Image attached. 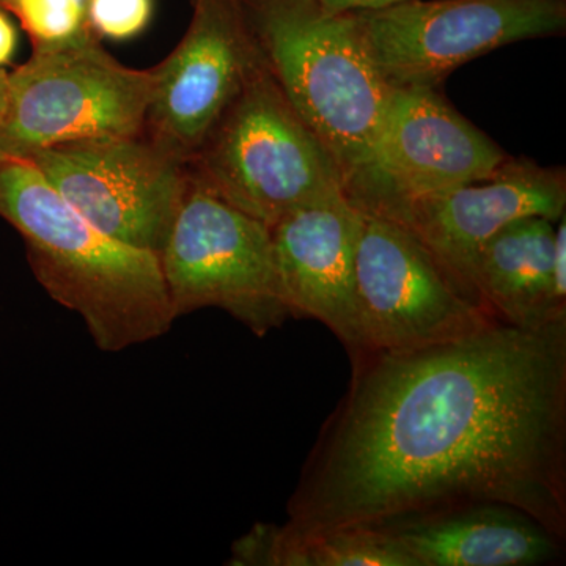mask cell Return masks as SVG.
<instances>
[{
	"instance_id": "cell-1",
	"label": "cell",
	"mask_w": 566,
	"mask_h": 566,
	"mask_svg": "<svg viewBox=\"0 0 566 566\" xmlns=\"http://www.w3.org/2000/svg\"><path fill=\"white\" fill-rule=\"evenodd\" d=\"M349 357L286 524L375 527L497 502L566 539V318Z\"/></svg>"
},
{
	"instance_id": "cell-2",
	"label": "cell",
	"mask_w": 566,
	"mask_h": 566,
	"mask_svg": "<svg viewBox=\"0 0 566 566\" xmlns=\"http://www.w3.org/2000/svg\"><path fill=\"white\" fill-rule=\"evenodd\" d=\"M0 218L24 240L40 285L84 319L102 352L120 353L169 333L177 315L158 253L96 229L28 159L0 163Z\"/></svg>"
},
{
	"instance_id": "cell-3",
	"label": "cell",
	"mask_w": 566,
	"mask_h": 566,
	"mask_svg": "<svg viewBox=\"0 0 566 566\" xmlns=\"http://www.w3.org/2000/svg\"><path fill=\"white\" fill-rule=\"evenodd\" d=\"M263 65L340 164L364 169L390 87L368 57L356 14L318 0H241Z\"/></svg>"
},
{
	"instance_id": "cell-4",
	"label": "cell",
	"mask_w": 566,
	"mask_h": 566,
	"mask_svg": "<svg viewBox=\"0 0 566 566\" xmlns=\"http://www.w3.org/2000/svg\"><path fill=\"white\" fill-rule=\"evenodd\" d=\"M192 180L268 227L345 192V175L260 59L188 164Z\"/></svg>"
},
{
	"instance_id": "cell-5",
	"label": "cell",
	"mask_w": 566,
	"mask_h": 566,
	"mask_svg": "<svg viewBox=\"0 0 566 566\" xmlns=\"http://www.w3.org/2000/svg\"><path fill=\"white\" fill-rule=\"evenodd\" d=\"M99 41L33 50L9 73V104L0 125L3 155L28 159L71 142L144 134L150 69L123 65Z\"/></svg>"
},
{
	"instance_id": "cell-6",
	"label": "cell",
	"mask_w": 566,
	"mask_h": 566,
	"mask_svg": "<svg viewBox=\"0 0 566 566\" xmlns=\"http://www.w3.org/2000/svg\"><path fill=\"white\" fill-rule=\"evenodd\" d=\"M354 274L359 353L412 352L501 323L415 233L374 212L363 211Z\"/></svg>"
},
{
	"instance_id": "cell-7",
	"label": "cell",
	"mask_w": 566,
	"mask_h": 566,
	"mask_svg": "<svg viewBox=\"0 0 566 566\" xmlns=\"http://www.w3.org/2000/svg\"><path fill=\"white\" fill-rule=\"evenodd\" d=\"M175 315L222 308L263 337L290 318L270 227L189 185L159 252Z\"/></svg>"
},
{
	"instance_id": "cell-8",
	"label": "cell",
	"mask_w": 566,
	"mask_h": 566,
	"mask_svg": "<svg viewBox=\"0 0 566 566\" xmlns=\"http://www.w3.org/2000/svg\"><path fill=\"white\" fill-rule=\"evenodd\" d=\"M354 14L389 87L438 88L491 51L566 31V0H408Z\"/></svg>"
},
{
	"instance_id": "cell-9",
	"label": "cell",
	"mask_w": 566,
	"mask_h": 566,
	"mask_svg": "<svg viewBox=\"0 0 566 566\" xmlns=\"http://www.w3.org/2000/svg\"><path fill=\"white\" fill-rule=\"evenodd\" d=\"M28 161L96 229L158 255L189 185L188 164L145 133L71 142Z\"/></svg>"
},
{
	"instance_id": "cell-10",
	"label": "cell",
	"mask_w": 566,
	"mask_h": 566,
	"mask_svg": "<svg viewBox=\"0 0 566 566\" xmlns=\"http://www.w3.org/2000/svg\"><path fill=\"white\" fill-rule=\"evenodd\" d=\"M509 155L430 87H390L370 156L345 186L359 210L485 180Z\"/></svg>"
},
{
	"instance_id": "cell-11",
	"label": "cell",
	"mask_w": 566,
	"mask_h": 566,
	"mask_svg": "<svg viewBox=\"0 0 566 566\" xmlns=\"http://www.w3.org/2000/svg\"><path fill=\"white\" fill-rule=\"evenodd\" d=\"M259 63L241 0H192L185 35L150 69L145 136L191 163Z\"/></svg>"
},
{
	"instance_id": "cell-12",
	"label": "cell",
	"mask_w": 566,
	"mask_h": 566,
	"mask_svg": "<svg viewBox=\"0 0 566 566\" xmlns=\"http://www.w3.org/2000/svg\"><path fill=\"white\" fill-rule=\"evenodd\" d=\"M565 210L564 169L509 156L485 180L395 200L374 214L392 219L415 233L476 294L472 286L475 262L495 233L517 219L535 216L557 222Z\"/></svg>"
},
{
	"instance_id": "cell-13",
	"label": "cell",
	"mask_w": 566,
	"mask_h": 566,
	"mask_svg": "<svg viewBox=\"0 0 566 566\" xmlns=\"http://www.w3.org/2000/svg\"><path fill=\"white\" fill-rule=\"evenodd\" d=\"M360 223L363 211L340 192L297 208L270 227L290 315L326 324L349 356L363 349L354 274Z\"/></svg>"
},
{
	"instance_id": "cell-14",
	"label": "cell",
	"mask_w": 566,
	"mask_h": 566,
	"mask_svg": "<svg viewBox=\"0 0 566 566\" xmlns=\"http://www.w3.org/2000/svg\"><path fill=\"white\" fill-rule=\"evenodd\" d=\"M417 566H535L564 558L565 539L534 516L497 502H471L375 526Z\"/></svg>"
},
{
	"instance_id": "cell-15",
	"label": "cell",
	"mask_w": 566,
	"mask_h": 566,
	"mask_svg": "<svg viewBox=\"0 0 566 566\" xmlns=\"http://www.w3.org/2000/svg\"><path fill=\"white\" fill-rule=\"evenodd\" d=\"M556 222L524 218L494 234L479 253L472 286L501 323L536 327L566 318L554 281Z\"/></svg>"
},
{
	"instance_id": "cell-16",
	"label": "cell",
	"mask_w": 566,
	"mask_h": 566,
	"mask_svg": "<svg viewBox=\"0 0 566 566\" xmlns=\"http://www.w3.org/2000/svg\"><path fill=\"white\" fill-rule=\"evenodd\" d=\"M230 565L417 566L392 535L379 527L301 531L290 524H255L233 543Z\"/></svg>"
},
{
	"instance_id": "cell-17",
	"label": "cell",
	"mask_w": 566,
	"mask_h": 566,
	"mask_svg": "<svg viewBox=\"0 0 566 566\" xmlns=\"http://www.w3.org/2000/svg\"><path fill=\"white\" fill-rule=\"evenodd\" d=\"M31 36L33 50H55L95 40L87 0H0ZM99 40V39H96Z\"/></svg>"
},
{
	"instance_id": "cell-18",
	"label": "cell",
	"mask_w": 566,
	"mask_h": 566,
	"mask_svg": "<svg viewBox=\"0 0 566 566\" xmlns=\"http://www.w3.org/2000/svg\"><path fill=\"white\" fill-rule=\"evenodd\" d=\"M153 9V0H87L88 25L96 39L132 40L148 28Z\"/></svg>"
},
{
	"instance_id": "cell-19",
	"label": "cell",
	"mask_w": 566,
	"mask_h": 566,
	"mask_svg": "<svg viewBox=\"0 0 566 566\" xmlns=\"http://www.w3.org/2000/svg\"><path fill=\"white\" fill-rule=\"evenodd\" d=\"M319 6L331 13L354 14L390 9L408 0H318Z\"/></svg>"
},
{
	"instance_id": "cell-20",
	"label": "cell",
	"mask_w": 566,
	"mask_h": 566,
	"mask_svg": "<svg viewBox=\"0 0 566 566\" xmlns=\"http://www.w3.org/2000/svg\"><path fill=\"white\" fill-rule=\"evenodd\" d=\"M18 50V29L10 18V11L0 6V70L13 61Z\"/></svg>"
},
{
	"instance_id": "cell-21",
	"label": "cell",
	"mask_w": 566,
	"mask_h": 566,
	"mask_svg": "<svg viewBox=\"0 0 566 566\" xmlns=\"http://www.w3.org/2000/svg\"><path fill=\"white\" fill-rule=\"evenodd\" d=\"M7 104H9V73L0 70V125L6 117Z\"/></svg>"
},
{
	"instance_id": "cell-22",
	"label": "cell",
	"mask_w": 566,
	"mask_h": 566,
	"mask_svg": "<svg viewBox=\"0 0 566 566\" xmlns=\"http://www.w3.org/2000/svg\"><path fill=\"white\" fill-rule=\"evenodd\" d=\"M6 158V155H3V151L0 150V163H2V159Z\"/></svg>"
}]
</instances>
